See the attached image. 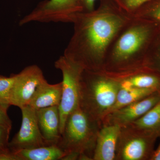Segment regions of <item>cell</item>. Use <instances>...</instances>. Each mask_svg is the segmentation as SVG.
Returning a JSON list of instances; mask_svg holds the SVG:
<instances>
[{"instance_id":"obj_1","label":"cell","mask_w":160,"mask_h":160,"mask_svg":"<svg viewBox=\"0 0 160 160\" xmlns=\"http://www.w3.org/2000/svg\"><path fill=\"white\" fill-rule=\"evenodd\" d=\"M132 18L112 0H100L97 8L77 15L63 55L86 70L102 71L109 46Z\"/></svg>"},{"instance_id":"obj_2","label":"cell","mask_w":160,"mask_h":160,"mask_svg":"<svg viewBox=\"0 0 160 160\" xmlns=\"http://www.w3.org/2000/svg\"><path fill=\"white\" fill-rule=\"evenodd\" d=\"M160 26L132 18L113 40L106 53L103 72L122 77L146 68V56Z\"/></svg>"},{"instance_id":"obj_3","label":"cell","mask_w":160,"mask_h":160,"mask_svg":"<svg viewBox=\"0 0 160 160\" xmlns=\"http://www.w3.org/2000/svg\"><path fill=\"white\" fill-rule=\"evenodd\" d=\"M119 80L103 72L84 69L81 79L79 106L92 119L101 123L116 100Z\"/></svg>"},{"instance_id":"obj_4","label":"cell","mask_w":160,"mask_h":160,"mask_svg":"<svg viewBox=\"0 0 160 160\" xmlns=\"http://www.w3.org/2000/svg\"><path fill=\"white\" fill-rule=\"evenodd\" d=\"M102 125L78 106L68 116L58 145L66 155H79V160H92L98 132Z\"/></svg>"},{"instance_id":"obj_5","label":"cell","mask_w":160,"mask_h":160,"mask_svg":"<svg viewBox=\"0 0 160 160\" xmlns=\"http://www.w3.org/2000/svg\"><path fill=\"white\" fill-rule=\"evenodd\" d=\"M159 135L130 124L121 126L115 160H150Z\"/></svg>"},{"instance_id":"obj_6","label":"cell","mask_w":160,"mask_h":160,"mask_svg":"<svg viewBox=\"0 0 160 160\" xmlns=\"http://www.w3.org/2000/svg\"><path fill=\"white\" fill-rule=\"evenodd\" d=\"M54 66L62 74V97L59 106L62 134L68 116L79 106L81 79L85 69L64 55L55 62Z\"/></svg>"},{"instance_id":"obj_7","label":"cell","mask_w":160,"mask_h":160,"mask_svg":"<svg viewBox=\"0 0 160 160\" xmlns=\"http://www.w3.org/2000/svg\"><path fill=\"white\" fill-rule=\"evenodd\" d=\"M83 12L80 0H45L20 21V26L31 22L72 23Z\"/></svg>"},{"instance_id":"obj_8","label":"cell","mask_w":160,"mask_h":160,"mask_svg":"<svg viewBox=\"0 0 160 160\" xmlns=\"http://www.w3.org/2000/svg\"><path fill=\"white\" fill-rule=\"evenodd\" d=\"M22 123L19 131L9 142L8 148L12 152L23 149L49 146L38 125L37 110L28 105L21 108Z\"/></svg>"},{"instance_id":"obj_9","label":"cell","mask_w":160,"mask_h":160,"mask_svg":"<svg viewBox=\"0 0 160 160\" xmlns=\"http://www.w3.org/2000/svg\"><path fill=\"white\" fill-rule=\"evenodd\" d=\"M45 79L42 69L35 65L27 66L16 74L10 94V105L20 109L28 106L38 86Z\"/></svg>"},{"instance_id":"obj_10","label":"cell","mask_w":160,"mask_h":160,"mask_svg":"<svg viewBox=\"0 0 160 160\" xmlns=\"http://www.w3.org/2000/svg\"><path fill=\"white\" fill-rule=\"evenodd\" d=\"M160 99V92H155L142 99L109 113L102 125L116 124L120 126L133 122L146 114Z\"/></svg>"},{"instance_id":"obj_11","label":"cell","mask_w":160,"mask_h":160,"mask_svg":"<svg viewBox=\"0 0 160 160\" xmlns=\"http://www.w3.org/2000/svg\"><path fill=\"white\" fill-rule=\"evenodd\" d=\"M121 126L116 124L102 125L98 132L93 160H115Z\"/></svg>"},{"instance_id":"obj_12","label":"cell","mask_w":160,"mask_h":160,"mask_svg":"<svg viewBox=\"0 0 160 160\" xmlns=\"http://www.w3.org/2000/svg\"><path fill=\"white\" fill-rule=\"evenodd\" d=\"M37 116L43 138L50 145H57L61 137L59 106L38 109Z\"/></svg>"},{"instance_id":"obj_13","label":"cell","mask_w":160,"mask_h":160,"mask_svg":"<svg viewBox=\"0 0 160 160\" xmlns=\"http://www.w3.org/2000/svg\"><path fill=\"white\" fill-rule=\"evenodd\" d=\"M62 82L50 84L44 80L38 86L28 105L36 110L59 106L62 99Z\"/></svg>"},{"instance_id":"obj_14","label":"cell","mask_w":160,"mask_h":160,"mask_svg":"<svg viewBox=\"0 0 160 160\" xmlns=\"http://www.w3.org/2000/svg\"><path fill=\"white\" fill-rule=\"evenodd\" d=\"M115 78L119 80L122 87H133L160 92V72L148 68H143L131 74Z\"/></svg>"},{"instance_id":"obj_15","label":"cell","mask_w":160,"mask_h":160,"mask_svg":"<svg viewBox=\"0 0 160 160\" xmlns=\"http://www.w3.org/2000/svg\"><path fill=\"white\" fill-rule=\"evenodd\" d=\"M14 153L18 160H62L66 155L58 144L22 149Z\"/></svg>"},{"instance_id":"obj_16","label":"cell","mask_w":160,"mask_h":160,"mask_svg":"<svg viewBox=\"0 0 160 160\" xmlns=\"http://www.w3.org/2000/svg\"><path fill=\"white\" fill-rule=\"evenodd\" d=\"M155 92L157 91L149 89L121 87L118 92L115 102L108 114L117 109L144 98Z\"/></svg>"},{"instance_id":"obj_17","label":"cell","mask_w":160,"mask_h":160,"mask_svg":"<svg viewBox=\"0 0 160 160\" xmlns=\"http://www.w3.org/2000/svg\"><path fill=\"white\" fill-rule=\"evenodd\" d=\"M132 125L160 134V99L146 114Z\"/></svg>"},{"instance_id":"obj_18","label":"cell","mask_w":160,"mask_h":160,"mask_svg":"<svg viewBox=\"0 0 160 160\" xmlns=\"http://www.w3.org/2000/svg\"><path fill=\"white\" fill-rule=\"evenodd\" d=\"M131 16L146 20L160 26V0H151L144 4Z\"/></svg>"},{"instance_id":"obj_19","label":"cell","mask_w":160,"mask_h":160,"mask_svg":"<svg viewBox=\"0 0 160 160\" xmlns=\"http://www.w3.org/2000/svg\"><path fill=\"white\" fill-rule=\"evenodd\" d=\"M145 66L160 73V28L148 50Z\"/></svg>"},{"instance_id":"obj_20","label":"cell","mask_w":160,"mask_h":160,"mask_svg":"<svg viewBox=\"0 0 160 160\" xmlns=\"http://www.w3.org/2000/svg\"><path fill=\"white\" fill-rule=\"evenodd\" d=\"M15 78L16 74L9 77L0 75V106L6 110L11 106L10 94Z\"/></svg>"},{"instance_id":"obj_21","label":"cell","mask_w":160,"mask_h":160,"mask_svg":"<svg viewBox=\"0 0 160 160\" xmlns=\"http://www.w3.org/2000/svg\"><path fill=\"white\" fill-rule=\"evenodd\" d=\"M124 12L130 16L151 0H112Z\"/></svg>"},{"instance_id":"obj_22","label":"cell","mask_w":160,"mask_h":160,"mask_svg":"<svg viewBox=\"0 0 160 160\" xmlns=\"http://www.w3.org/2000/svg\"><path fill=\"white\" fill-rule=\"evenodd\" d=\"M11 129L0 124V150L9 151L8 148L9 139Z\"/></svg>"},{"instance_id":"obj_23","label":"cell","mask_w":160,"mask_h":160,"mask_svg":"<svg viewBox=\"0 0 160 160\" xmlns=\"http://www.w3.org/2000/svg\"><path fill=\"white\" fill-rule=\"evenodd\" d=\"M7 110L0 106V124L11 129L12 122L7 113Z\"/></svg>"},{"instance_id":"obj_24","label":"cell","mask_w":160,"mask_h":160,"mask_svg":"<svg viewBox=\"0 0 160 160\" xmlns=\"http://www.w3.org/2000/svg\"><path fill=\"white\" fill-rule=\"evenodd\" d=\"M96 0H80L83 12L92 11L95 9V2Z\"/></svg>"},{"instance_id":"obj_25","label":"cell","mask_w":160,"mask_h":160,"mask_svg":"<svg viewBox=\"0 0 160 160\" xmlns=\"http://www.w3.org/2000/svg\"><path fill=\"white\" fill-rule=\"evenodd\" d=\"M150 160H160V142L158 148L155 149Z\"/></svg>"},{"instance_id":"obj_26","label":"cell","mask_w":160,"mask_h":160,"mask_svg":"<svg viewBox=\"0 0 160 160\" xmlns=\"http://www.w3.org/2000/svg\"><path fill=\"white\" fill-rule=\"evenodd\" d=\"M5 152V151H2V150H0V153H1V152Z\"/></svg>"}]
</instances>
